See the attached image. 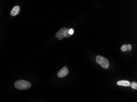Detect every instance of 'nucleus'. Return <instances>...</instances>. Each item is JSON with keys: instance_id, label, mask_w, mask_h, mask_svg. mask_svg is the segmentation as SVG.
Instances as JSON below:
<instances>
[{"instance_id": "obj_4", "label": "nucleus", "mask_w": 137, "mask_h": 102, "mask_svg": "<svg viewBox=\"0 0 137 102\" xmlns=\"http://www.w3.org/2000/svg\"><path fill=\"white\" fill-rule=\"evenodd\" d=\"M69 73V71L67 66H64L59 70L57 72V75L59 78H64L67 76Z\"/></svg>"}, {"instance_id": "obj_2", "label": "nucleus", "mask_w": 137, "mask_h": 102, "mask_svg": "<svg viewBox=\"0 0 137 102\" xmlns=\"http://www.w3.org/2000/svg\"><path fill=\"white\" fill-rule=\"evenodd\" d=\"M69 29L66 27H62L55 34V36L58 38L59 40H62L64 38L70 37L72 35L69 34Z\"/></svg>"}, {"instance_id": "obj_5", "label": "nucleus", "mask_w": 137, "mask_h": 102, "mask_svg": "<svg viewBox=\"0 0 137 102\" xmlns=\"http://www.w3.org/2000/svg\"><path fill=\"white\" fill-rule=\"evenodd\" d=\"M20 11V8L18 5L14 6L10 12V15L13 17L18 15Z\"/></svg>"}, {"instance_id": "obj_8", "label": "nucleus", "mask_w": 137, "mask_h": 102, "mask_svg": "<svg viewBox=\"0 0 137 102\" xmlns=\"http://www.w3.org/2000/svg\"><path fill=\"white\" fill-rule=\"evenodd\" d=\"M127 45H124L122 46L121 49L122 51H127Z\"/></svg>"}, {"instance_id": "obj_10", "label": "nucleus", "mask_w": 137, "mask_h": 102, "mask_svg": "<svg viewBox=\"0 0 137 102\" xmlns=\"http://www.w3.org/2000/svg\"><path fill=\"white\" fill-rule=\"evenodd\" d=\"M69 34L71 35H73V34L74 33V29L71 28L70 29H69Z\"/></svg>"}, {"instance_id": "obj_7", "label": "nucleus", "mask_w": 137, "mask_h": 102, "mask_svg": "<svg viewBox=\"0 0 137 102\" xmlns=\"http://www.w3.org/2000/svg\"><path fill=\"white\" fill-rule=\"evenodd\" d=\"M130 86L131 87V88L134 89H137V83L136 82H132L131 83Z\"/></svg>"}, {"instance_id": "obj_3", "label": "nucleus", "mask_w": 137, "mask_h": 102, "mask_svg": "<svg viewBox=\"0 0 137 102\" xmlns=\"http://www.w3.org/2000/svg\"><path fill=\"white\" fill-rule=\"evenodd\" d=\"M96 62L104 69L109 68L110 63L109 60L103 56H97L96 58Z\"/></svg>"}, {"instance_id": "obj_9", "label": "nucleus", "mask_w": 137, "mask_h": 102, "mask_svg": "<svg viewBox=\"0 0 137 102\" xmlns=\"http://www.w3.org/2000/svg\"><path fill=\"white\" fill-rule=\"evenodd\" d=\"M132 50V45L131 44H128L127 45V51H131Z\"/></svg>"}, {"instance_id": "obj_1", "label": "nucleus", "mask_w": 137, "mask_h": 102, "mask_svg": "<svg viewBox=\"0 0 137 102\" xmlns=\"http://www.w3.org/2000/svg\"><path fill=\"white\" fill-rule=\"evenodd\" d=\"M14 86L16 89L19 90H26L31 87V83L24 80H19L15 82Z\"/></svg>"}, {"instance_id": "obj_6", "label": "nucleus", "mask_w": 137, "mask_h": 102, "mask_svg": "<svg viewBox=\"0 0 137 102\" xmlns=\"http://www.w3.org/2000/svg\"><path fill=\"white\" fill-rule=\"evenodd\" d=\"M131 83L128 80H122L118 81L117 82V85L119 86H122L124 87H129L131 85Z\"/></svg>"}]
</instances>
